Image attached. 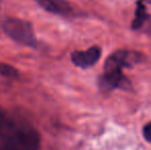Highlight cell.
<instances>
[{
  "mask_svg": "<svg viewBox=\"0 0 151 150\" xmlns=\"http://www.w3.org/2000/svg\"><path fill=\"white\" fill-rule=\"evenodd\" d=\"M44 10L58 16L68 17L73 14V8L67 0H35Z\"/></svg>",
  "mask_w": 151,
  "mask_h": 150,
  "instance_id": "6",
  "label": "cell"
},
{
  "mask_svg": "<svg viewBox=\"0 0 151 150\" xmlns=\"http://www.w3.org/2000/svg\"><path fill=\"white\" fill-rule=\"evenodd\" d=\"M143 1H145V2H147V3H150L151 4V0H143Z\"/></svg>",
  "mask_w": 151,
  "mask_h": 150,
  "instance_id": "10",
  "label": "cell"
},
{
  "mask_svg": "<svg viewBox=\"0 0 151 150\" xmlns=\"http://www.w3.org/2000/svg\"><path fill=\"white\" fill-rule=\"evenodd\" d=\"M2 27L5 34L14 41L29 47H37L38 41L30 22L22 19L10 18L4 21Z\"/></svg>",
  "mask_w": 151,
  "mask_h": 150,
  "instance_id": "2",
  "label": "cell"
},
{
  "mask_svg": "<svg viewBox=\"0 0 151 150\" xmlns=\"http://www.w3.org/2000/svg\"><path fill=\"white\" fill-rule=\"evenodd\" d=\"M40 134L27 120L0 111V150H39Z\"/></svg>",
  "mask_w": 151,
  "mask_h": 150,
  "instance_id": "1",
  "label": "cell"
},
{
  "mask_svg": "<svg viewBox=\"0 0 151 150\" xmlns=\"http://www.w3.org/2000/svg\"><path fill=\"white\" fill-rule=\"evenodd\" d=\"M142 54L135 50H117L113 52L105 62V71L122 69L124 67L135 66L136 64L142 62Z\"/></svg>",
  "mask_w": 151,
  "mask_h": 150,
  "instance_id": "3",
  "label": "cell"
},
{
  "mask_svg": "<svg viewBox=\"0 0 151 150\" xmlns=\"http://www.w3.org/2000/svg\"><path fill=\"white\" fill-rule=\"evenodd\" d=\"M100 86L103 90H111L117 88H127L129 85V82L123 76L121 69L116 70L105 71L101 78H100Z\"/></svg>",
  "mask_w": 151,
  "mask_h": 150,
  "instance_id": "5",
  "label": "cell"
},
{
  "mask_svg": "<svg viewBox=\"0 0 151 150\" xmlns=\"http://www.w3.org/2000/svg\"><path fill=\"white\" fill-rule=\"evenodd\" d=\"M101 58V48L99 46H91L84 52H72L71 61L75 66L80 68H90L93 66Z\"/></svg>",
  "mask_w": 151,
  "mask_h": 150,
  "instance_id": "4",
  "label": "cell"
},
{
  "mask_svg": "<svg viewBox=\"0 0 151 150\" xmlns=\"http://www.w3.org/2000/svg\"><path fill=\"white\" fill-rule=\"evenodd\" d=\"M148 14L146 12V8L144 6L143 2L139 1L137 3V10H136V16H135V20L133 21V24H132V27L135 30H138V29H141L142 27L144 26L145 22L148 20Z\"/></svg>",
  "mask_w": 151,
  "mask_h": 150,
  "instance_id": "7",
  "label": "cell"
},
{
  "mask_svg": "<svg viewBox=\"0 0 151 150\" xmlns=\"http://www.w3.org/2000/svg\"><path fill=\"white\" fill-rule=\"evenodd\" d=\"M143 137L147 142L151 143V121L143 128Z\"/></svg>",
  "mask_w": 151,
  "mask_h": 150,
  "instance_id": "9",
  "label": "cell"
},
{
  "mask_svg": "<svg viewBox=\"0 0 151 150\" xmlns=\"http://www.w3.org/2000/svg\"><path fill=\"white\" fill-rule=\"evenodd\" d=\"M0 74L2 76H5V77H17L18 71L10 65L0 63Z\"/></svg>",
  "mask_w": 151,
  "mask_h": 150,
  "instance_id": "8",
  "label": "cell"
}]
</instances>
